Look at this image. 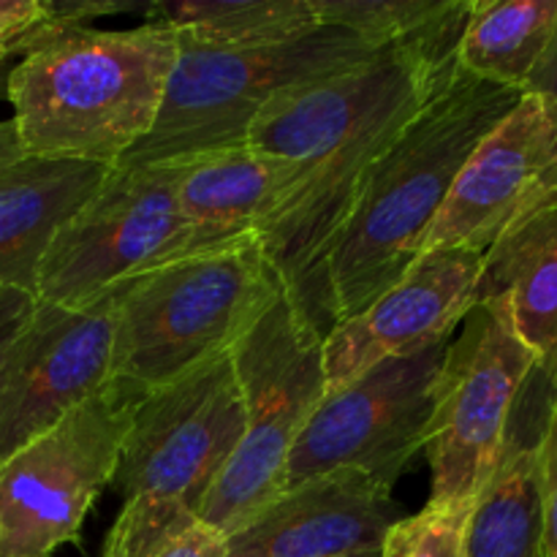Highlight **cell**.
<instances>
[{
    "instance_id": "obj_16",
    "label": "cell",
    "mask_w": 557,
    "mask_h": 557,
    "mask_svg": "<svg viewBox=\"0 0 557 557\" xmlns=\"http://www.w3.org/2000/svg\"><path fill=\"white\" fill-rule=\"evenodd\" d=\"M180 169L185 239L177 261L256 237L305 174L302 161L272 158L250 147L212 152L180 163Z\"/></svg>"
},
{
    "instance_id": "obj_25",
    "label": "cell",
    "mask_w": 557,
    "mask_h": 557,
    "mask_svg": "<svg viewBox=\"0 0 557 557\" xmlns=\"http://www.w3.org/2000/svg\"><path fill=\"white\" fill-rule=\"evenodd\" d=\"M63 30L52 0H0V58L22 60Z\"/></svg>"
},
{
    "instance_id": "obj_24",
    "label": "cell",
    "mask_w": 557,
    "mask_h": 557,
    "mask_svg": "<svg viewBox=\"0 0 557 557\" xmlns=\"http://www.w3.org/2000/svg\"><path fill=\"white\" fill-rule=\"evenodd\" d=\"M473 506V504H471ZM471 506H424L389 528L379 557H466Z\"/></svg>"
},
{
    "instance_id": "obj_20",
    "label": "cell",
    "mask_w": 557,
    "mask_h": 557,
    "mask_svg": "<svg viewBox=\"0 0 557 557\" xmlns=\"http://www.w3.org/2000/svg\"><path fill=\"white\" fill-rule=\"evenodd\" d=\"M147 25H166L183 44L250 49L313 36L326 27L315 0H152Z\"/></svg>"
},
{
    "instance_id": "obj_5",
    "label": "cell",
    "mask_w": 557,
    "mask_h": 557,
    "mask_svg": "<svg viewBox=\"0 0 557 557\" xmlns=\"http://www.w3.org/2000/svg\"><path fill=\"white\" fill-rule=\"evenodd\" d=\"M384 47L335 25L272 47L210 49L180 41L156 125L117 166H180L245 147L253 120L277 96L354 69Z\"/></svg>"
},
{
    "instance_id": "obj_30",
    "label": "cell",
    "mask_w": 557,
    "mask_h": 557,
    "mask_svg": "<svg viewBox=\"0 0 557 557\" xmlns=\"http://www.w3.org/2000/svg\"><path fill=\"white\" fill-rule=\"evenodd\" d=\"M16 60H5L0 58V101H9V82H11V71H14Z\"/></svg>"
},
{
    "instance_id": "obj_11",
    "label": "cell",
    "mask_w": 557,
    "mask_h": 557,
    "mask_svg": "<svg viewBox=\"0 0 557 557\" xmlns=\"http://www.w3.org/2000/svg\"><path fill=\"white\" fill-rule=\"evenodd\" d=\"M446 348L449 341L413 357L386 359L324 395L288 457L286 490L337 468H354L395 487L428 441Z\"/></svg>"
},
{
    "instance_id": "obj_22",
    "label": "cell",
    "mask_w": 557,
    "mask_h": 557,
    "mask_svg": "<svg viewBox=\"0 0 557 557\" xmlns=\"http://www.w3.org/2000/svg\"><path fill=\"white\" fill-rule=\"evenodd\" d=\"M101 557H228V542L199 511L136 495L125 500Z\"/></svg>"
},
{
    "instance_id": "obj_31",
    "label": "cell",
    "mask_w": 557,
    "mask_h": 557,
    "mask_svg": "<svg viewBox=\"0 0 557 557\" xmlns=\"http://www.w3.org/2000/svg\"><path fill=\"white\" fill-rule=\"evenodd\" d=\"M381 549H375V553H362V555H351V557H379Z\"/></svg>"
},
{
    "instance_id": "obj_1",
    "label": "cell",
    "mask_w": 557,
    "mask_h": 557,
    "mask_svg": "<svg viewBox=\"0 0 557 557\" xmlns=\"http://www.w3.org/2000/svg\"><path fill=\"white\" fill-rule=\"evenodd\" d=\"M471 0L364 63L277 96L245 147L302 161L305 174L259 228L261 250L299 319L324 341L335 326L330 261L370 172L403 125L460 69L457 47Z\"/></svg>"
},
{
    "instance_id": "obj_3",
    "label": "cell",
    "mask_w": 557,
    "mask_h": 557,
    "mask_svg": "<svg viewBox=\"0 0 557 557\" xmlns=\"http://www.w3.org/2000/svg\"><path fill=\"white\" fill-rule=\"evenodd\" d=\"M166 25L69 27L16 60L9 103L25 156L117 166L156 125L177 63Z\"/></svg>"
},
{
    "instance_id": "obj_19",
    "label": "cell",
    "mask_w": 557,
    "mask_h": 557,
    "mask_svg": "<svg viewBox=\"0 0 557 557\" xmlns=\"http://www.w3.org/2000/svg\"><path fill=\"white\" fill-rule=\"evenodd\" d=\"M553 403L549 389L528 406L520 395L504 451L468 515L466 557H544L539 444Z\"/></svg>"
},
{
    "instance_id": "obj_9",
    "label": "cell",
    "mask_w": 557,
    "mask_h": 557,
    "mask_svg": "<svg viewBox=\"0 0 557 557\" xmlns=\"http://www.w3.org/2000/svg\"><path fill=\"white\" fill-rule=\"evenodd\" d=\"M180 166H112L54 234L36 275L38 302L79 310L117 283L177 261L185 239Z\"/></svg>"
},
{
    "instance_id": "obj_29",
    "label": "cell",
    "mask_w": 557,
    "mask_h": 557,
    "mask_svg": "<svg viewBox=\"0 0 557 557\" xmlns=\"http://www.w3.org/2000/svg\"><path fill=\"white\" fill-rule=\"evenodd\" d=\"M22 156H25V150H22L20 145V134H16L14 120H3V123H0V169L20 161Z\"/></svg>"
},
{
    "instance_id": "obj_7",
    "label": "cell",
    "mask_w": 557,
    "mask_h": 557,
    "mask_svg": "<svg viewBox=\"0 0 557 557\" xmlns=\"http://www.w3.org/2000/svg\"><path fill=\"white\" fill-rule=\"evenodd\" d=\"M536 373V357L520 341L504 297L468 310L451 337L435 381L428 428L433 493L430 506H471L504 451L511 413Z\"/></svg>"
},
{
    "instance_id": "obj_12",
    "label": "cell",
    "mask_w": 557,
    "mask_h": 557,
    "mask_svg": "<svg viewBox=\"0 0 557 557\" xmlns=\"http://www.w3.org/2000/svg\"><path fill=\"white\" fill-rule=\"evenodd\" d=\"M117 286L79 310L36 299L0 373V460L107 389Z\"/></svg>"
},
{
    "instance_id": "obj_17",
    "label": "cell",
    "mask_w": 557,
    "mask_h": 557,
    "mask_svg": "<svg viewBox=\"0 0 557 557\" xmlns=\"http://www.w3.org/2000/svg\"><path fill=\"white\" fill-rule=\"evenodd\" d=\"M493 297L506 299L515 332L557 400V194L484 250L476 302Z\"/></svg>"
},
{
    "instance_id": "obj_2",
    "label": "cell",
    "mask_w": 557,
    "mask_h": 557,
    "mask_svg": "<svg viewBox=\"0 0 557 557\" xmlns=\"http://www.w3.org/2000/svg\"><path fill=\"white\" fill-rule=\"evenodd\" d=\"M522 92L457 69L403 125L370 172L330 261L335 324L362 313L422 253L424 237L479 141ZM335 330V326H332Z\"/></svg>"
},
{
    "instance_id": "obj_28",
    "label": "cell",
    "mask_w": 557,
    "mask_h": 557,
    "mask_svg": "<svg viewBox=\"0 0 557 557\" xmlns=\"http://www.w3.org/2000/svg\"><path fill=\"white\" fill-rule=\"evenodd\" d=\"M525 92L547 98V101L557 109V27L553 33V41H549L547 52H544L542 63L536 65V71H533L531 79H528Z\"/></svg>"
},
{
    "instance_id": "obj_21",
    "label": "cell",
    "mask_w": 557,
    "mask_h": 557,
    "mask_svg": "<svg viewBox=\"0 0 557 557\" xmlns=\"http://www.w3.org/2000/svg\"><path fill=\"white\" fill-rule=\"evenodd\" d=\"M557 27V0H471L457 63L484 82L525 92Z\"/></svg>"
},
{
    "instance_id": "obj_27",
    "label": "cell",
    "mask_w": 557,
    "mask_h": 557,
    "mask_svg": "<svg viewBox=\"0 0 557 557\" xmlns=\"http://www.w3.org/2000/svg\"><path fill=\"white\" fill-rule=\"evenodd\" d=\"M33 310H36V297L33 294L22 292V288L0 286V373H3L9 348L14 346L22 326L30 321Z\"/></svg>"
},
{
    "instance_id": "obj_10",
    "label": "cell",
    "mask_w": 557,
    "mask_h": 557,
    "mask_svg": "<svg viewBox=\"0 0 557 557\" xmlns=\"http://www.w3.org/2000/svg\"><path fill=\"white\" fill-rule=\"evenodd\" d=\"M245 433V406L232 351L147 392L131 413L112 487L177 500L199 511Z\"/></svg>"
},
{
    "instance_id": "obj_26",
    "label": "cell",
    "mask_w": 557,
    "mask_h": 557,
    "mask_svg": "<svg viewBox=\"0 0 557 557\" xmlns=\"http://www.w3.org/2000/svg\"><path fill=\"white\" fill-rule=\"evenodd\" d=\"M539 487H542V553L557 557V400L549 408L539 444Z\"/></svg>"
},
{
    "instance_id": "obj_13",
    "label": "cell",
    "mask_w": 557,
    "mask_h": 557,
    "mask_svg": "<svg viewBox=\"0 0 557 557\" xmlns=\"http://www.w3.org/2000/svg\"><path fill=\"white\" fill-rule=\"evenodd\" d=\"M555 194L557 109L547 98L522 92L520 103L468 156L422 253L433 248L484 253L511 223Z\"/></svg>"
},
{
    "instance_id": "obj_6",
    "label": "cell",
    "mask_w": 557,
    "mask_h": 557,
    "mask_svg": "<svg viewBox=\"0 0 557 557\" xmlns=\"http://www.w3.org/2000/svg\"><path fill=\"white\" fill-rule=\"evenodd\" d=\"M321 343L281 292L228 348L243 389L245 433L199 509L226 539L286 490L294 444L326 395Z\"/></svg>"
},
{
    "instance_id": "obj_4",
    "label": "cell",
    "mask_w": 557,
    "mask_h": 557,
    "mask_svg": "<svg viewBox=\"0 0 557 557\" xmlns=\"http://www.w3.org/2000/svg\"><path fill=\"white\" fill-rule=\"evenodd\" d=\"M281 292L256 237L123 281L109 386L145 397L180 379L228 351Z\"/></svg>"
},
{
    "instance_id": "obj_18",
    "label": "cell",
    "mask_w": 557,
    "mask_h": 557,
    "mask_svg": "<svg viewBox=\"0 0 557 557\" xmlns=\"http://www.w3.org/2000/svg\"><path fill=\"white\" fill-rule=\"evenodd\" d=\"M112 166L22 156L0 169V286L36 292L54 234L101 188Z\"/></svg>"
},
{
    "instance_id": "obj_23",
    "label": "cell",
    "mask_w": 557,
    "mask_h": 557,
    "mask_svg": "<svg viewBox=\"0 0 557 557\" xmlns=\"http://www.w3.org/2000/svg\"><path fill=\"white\" fill-rule=\"evenodd\" d=\"M455 5L457 0H315L324 25L346 27L381 44L417 36Z\"/></svg>"
},
{
    "instance_id": "obj_14",
    "label": "cell",
    "mask_w": 557,
    "mask_h": 557,
    "mask_svg": "<svg viewBox=\"0 0 557 557\" xmlns=\"http://www.w3.org/2000/svg\"><path fill=\"white\" fill-rule=\"evenodd\" d=\"M482 264L484 253L466 248H433L417 256L395 286L324 337L326 395L386 359L413 357L451 341L476 305Z\"/></svg>"
},
{
    "instance_id": "obj_15",
    "label": "cell",
    "mask_w": 557,
    "mask_h": 557,
    "mask_svg": "<svg viewBox=\"0 0 557 557\" xmlns=\"http://www.w3.org/2000/svg\"><path fill=\"white\" fill-rule=\"evenodd\" d=\"M403 520L392 487L354 468L288 487L232 533L228 557H351L375 553Z\"/></svg>"
},
{
    "instance_id": "obj_8",
    "label": "cell",
    "mask_w": 557,
    "mask_h": 557,
    "mask_svg": "<svg viewBox=\"0 0 557 557\" xmlns=\"http://www.w3.org/2000/svg\"><path fill=\"white\" fill-rule=\"evenodd\" d=\"M139 400L107 386L0 460V557H54L65 544L79 547Z\"/></svg>"
}]
</instances>
